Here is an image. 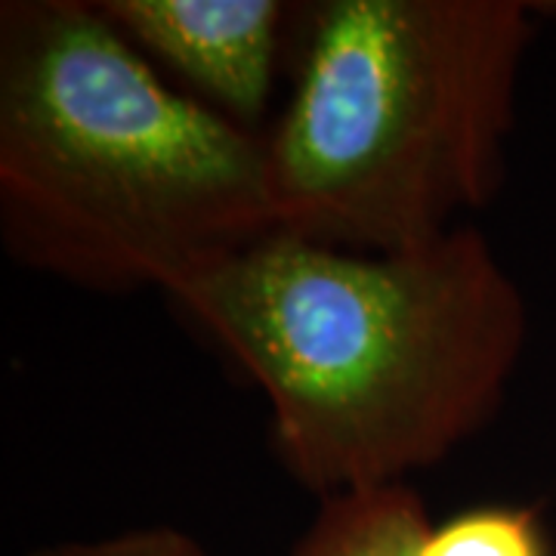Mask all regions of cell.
Wrapping results in <instances>:
<instances>
[{"mask_svg":"<svg viewBox=\"0 0 556 556\" xmlns=\"http://www.w3.org/2000/svg\"><path fill=\"white\" fill-rule=\"evenodd\" d=\"M167 298L263 390L278 460L321 497L452 455L497 412L526 343L517 281L470 223L390 254L273 232Z\"/></svg>","mask_w":556,"mask_h":556,"instance_id":"cell-1","label":"cell"},{"mask_svg":"<svg viewBox=\"0 0 556 556\" xmlns=\"http://www.w3.org/2000/svg\"><path fill=\"white\" fill-rule=\"evenodd\" d=\"M273 232L263 134L167 84L97 3H0L10 257L84 291L167 294Z\"/></svg>","mask_w":556,"mask_h":556,"instance_id":"cell-2","label":"cell"},{"mask_svg":"<svg viewBox=\"0 0 556 556\" xmlns=\"http://www.w3.org/2000/svg\"><path fill=\"white\" fill-rule=\"evenodd\" d=\"M532 10L300 3L291 100L266 134L278 232L390 254L467 226L504 179Z\"/></svg>","mask_w":556,"mask_h":556,"instance_id":"cell-3","label":"cell"},{"mask_svg":"<svg viewBox=\"0 0 556 556\" xmlns=\"http://www.w3.org/2000/svg\"><path fill=\"white\" fill-rule=\"evenodd\" d=\"M155 68L248 130L276 90L278 53L291 20L281 0H93Z\"/></svg>","mask_w":556,"mask_h":556,"instance_id":"cell-4","label":"cell"},{"mask_svg":"<svg viewBox=\"0 0 556 556\" xmlns=\"http://www.w3.org/2000/svg\"><path fill=\"white\" fill-rule=\"evenodd\" d=\"M430 519L408 482L321 497L291 556H417Z\"/></svg>","mask_w":556,"mask_h":556,"instance_id":"cell-5","label":"cell"},{"mask_svg":"<svg viewBox=\"0 0 556 556\" xmlns=\"http://www.w3.org/2000/svg\"><path fill=\"white\" fill-rule=\"evenodd\" d=\"M417 556H556V551L535 507L477 504L430 526Z\"/></svg>","mask_w":556,"mask_h":556,"instance_id":"cell-6","label":"cell"},{"mask_svg":"<svg viewBox=\"0 0 556 556\" xmlns=\"http://www.w3.org/2000/svg\"><path fill=\"white\" fill-rule=\"evenodd\" d=\"M28 556H207L199 541L170 529V526H152V529H130L118 535L97 538V541H65L31 551Z\"/></svg>","mask_w":556,"mask_h":556,"instance_id":"cell-7","label":"cell"}]
</instances>
